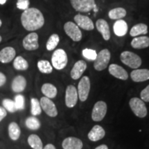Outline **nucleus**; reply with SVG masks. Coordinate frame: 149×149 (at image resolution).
Wrapping results in <instances>:
<instances>
[{
  "instance_id": "nucleus-27",
  "label": "nucleus",
  "mask_w": 149,
  "mask_h": 149,
  "mask_svg": "<svg viewBox=\"0 0 149 149\" xmlns=\"http://www.w3.org/2000/svg\"><path fill=\"white\" fill-rule=\"evenodd\" d=\"M147 33H148V26L146 24L143 23L135 24L130 31V35L133 37H138L141 35H146Z\"/></svg>"
},
{
  "instance_id": "nucleus-38",
  "label": "nucleus",
  "mask_w": 149,
  "mask_h": 149,
  "mask_svg": "<svg viewBox=\"0 0 149 149\" xmlns=\"http://www.w3.org/2000/svg\"><path fill=\"white\" fill-rule=\"evenodd\" d=\"M140 97L144 102H149V84L141 91Z\"/></svg>"
},
{
  "instance_id": "nucleus-18",
  "label": "nucleus",
  "mask_w": 149,
  "mask_h": 149,
  "mask_svg": "<svg viewBox=\"0 0 149 149\" xmlns=\"http://www.w3.org/2000/svg\"><path fill=\"white\" fill-rule=\"evenodd\" d=\"M95 25L97 30L102 35L104 40L109 41L111 38V31L108 22L104 19H99L97 20Z\"/></svg>"
},
{
  "instance_id": "nucleus-11",
  "label": "nucleus",
  "mask_w": 149,
  "mask_h": 149,
  "mask_svg": "<svg viewBox=\"0 0 149 149\" xmlns=\"http://www.w3.org/2000/svg\"><path fill=\"white\" fill-rule=\"evenodd\" d=\"M107 104L104 101H98L95 104L93 107L92 114V120L95 122H100L107 115Z\"/></svg>"
},
{
  "instance_id": "nucleus-16",
  "label": "nucleus",
  "mask_w": 149,
  "mask_h": 149,
  "mask_svg": "<svg viewBox=\"0 0 149 149\" xmlns=\"http://www.w3.org/2000/svg\"><path fill=\"white\" fill-rule=\"evenodd\" d=\"M109 72L112 76L121 80H127L128 74L126 70L120 65L112 64L109 67Z\"/></svg>"
},
{
  "instance_id": "nucleus-30",
  "label": "nucleus",
  "mask_w": 149,
  "mask_h": 149,
  "mask_svg": "<svg viewBox=\"0 0 149 149\" xmlns=\"http://www.w3.org/2000/svg\"><path fill=\"white\" fill-rule=\"evenodd\" d=\"M37 66L39 71L43 74H51L53 70V67L51 62L46 59H41L37 61Z\"/></svg>"
},
{
  "instance_id": "nucleus-29",
  "label": "nucleus",
  "mask_w": 149,
  "mask_h": 149,
  "mask_svg": "<svg viewBox=\"0 0 149 149\" xmlns=\"http://www.w3.org/2000/svg\"><path fill=\"white\" fill-rule=\"evenodd\" d=\"M126 14V10L125 8H122V7H117L111 9L109 12V17L111 19L113 20H119L122 19L124 17H125Z\"/></svg>"
},
{
  "instance_id": "nucleus-3",
  "label": "nucleus",
  "mask_w": 149,
  "mask_h": 149,
  "mask_svg": "<svg viewBox=\"0 0 149 149\" xmlns=\"http://www.w3.org/2000/svg\"><path fill=\"white\" fill-rule=\"evenodd\" d=\"M120 60L123 64L133 69H137L141 65V59L138 55L131 51H124L120 55Z\"/></svg>"
},
{
  "instance_id": "nucleus-4",
  "label": "nucleus",
  "mask_w": 149,
  "mask_h": 149,
  "mask_svg": "<svg viewBox=\"0 0 149 149\" xmlns=\"http://www.w3.org/2000/svg\"><path fill=\"white\" fill-rule=\"evenodd\" d=\"M70 4L76 11L88 13L92 10L97 11L95 0H70Z\"/></svg>"
},
{
  "instance_id": "nucleus-34",
  "label": "nucleus",
  "mask_w": 149,
  "mask_h": 149,
  "mask_svg": "<svg viewBox=\"0 0 149 149\" xmlns=\"http://www.w3.org/2000/svg\"><path fill=\"white\" fill-rule=\"evenodd\" d=\"M1 104L8 113H15L17 111L15 103L13 100H11L9 98H4L3 99L2 102H1Z\"/></svg>"
},
{
  "instance_id": "nucleus-32",
  "label": "nucleus",
  "mask_w": 149,
  "mask_h": 149,
  "mask_svg": "<svg viewBox=\"0 0 149 149\" xmlns=\"http://www.w3.org/2000/svg\"><path fill=\"white\" fill-rule=\"evenodd\" d=\"M59 43V36L56 33L52 34L48 37L47 42H46V48L48 51H52L55 50Z\"/></svg>"
},
{
  "instance_id": "nucleus-6",
  "label": "nucleus",
  "mask_w": 149,
  "mask_h": 149,
  "mask_svg": "<svg viewBox=\"0 0 149 149\" xmlns=\"http://www.w3.org/2000/svg\"><path fill=\"white\" fill-rule=\"evenodd\" d=\"M129 106L131 111L136 116L139 118H144L147 115L148 111L144 102L138 97H133L130 99Z\"/></svg>"
},
{
  "instance_id": "nucleus-21",
  "label": "nucleus",
  "mask_w": 149,
  "mask_h": 149,
  "mask_svg": "<svg viewBox=\"0 0 149 149\" xmlns=\"http://www.w3.org/2000/svg\"><path fill=\"white\" fill-rule=\"evenodd\" d=\"M106 135L105 130L101 126L95 125L92 128L88 134V137L91 141H97L103 139Z\"/></svg>"
},
{
  "instance_id": "nucleus-13",
  "label": "nucleus",
  "mask_w": 149,
  "mask_h": 149,
  "mask_svg": "<svg viewBox=\"0 0 149 149\" xmlns=\"http://www.w3.org/2000/svg\"><path fill=\"white\" fill-rule=\"evenodd\" d=\"M74 22L79 28H81L85 31H91L95 29V25L92 19L88 16L81 14H77L74 16Z\"/></svg>"
},
{
  "instance_id": "nucleus-42",
  "label": "nucleus",
  "mask_w": 149,
  "mask_h": 149,
  "mask_svg": "<svg viewBox=\"0 0 149 149\" xmlns=\"http://www.w3.org/2000/svg\"><path fill=\"white\" fill-rule=\"evenodd\" d=\"M95 149H109V147H108L106 144H102L100 146L96 147Z\"/></svg>"
},
{
  "instance_id": "nucleus-35",
  "label": "nucleus",
  "mask_w": 149,
  "mask_h": 149,
  "mask_svg": "<svg viewBox=\"0 0 149 149\" xmlns=\"http://www.w3.org/2000/svg\"><path fill=\"white\" fill-rule=\"evenodd\" d=\"M14 102L15 103L17 111H23L25 109V97L23 95L17 94L14 97Z\"/></svg>"
},
{
  "instance_id": "nucleus-31",
  "label": "nucleus",
  "mask_w": 149,
  "mask_h": 149,
  "mask_svg": "<svg viewBox=\"0 0 149 149\" xmlns=\"http://www.w3.org/2000/svg\"><path fill=\"white\" fill-rule=\"evenodd\" d=\"M25 125L30 130H37L40 128L41 122L37 117L31 116L26 118L25 121Z\"/></svg>"
},
{
  "instance_id": "nucleus-44",
  "label": "nucleus",
  "mask_w": 149,
  "mask_h": 149,
  "mask_svg": "<svg viewBox=\"0 0 149 149\" xmlns=\"http://www.w3.org/2000/svg\"><path fill=\"white\" fill-rule=\"evenodd\" d=\"M1 26H2V21H1V19H0V28L1 27Z\"/></svg>"
},
{
  "instance_id": "nucleus-24",
  "label": "nucleus",
  "mask_w": 149,
  "mask_h": 149,
  "mask_svg": "<svg viewBox=\"0 0 149 149\" xmlns=\"http://www.w3.org/2000/svg\"><path fill=\"white\" fill-rule=\"evenodd\" d=\"M113 31L115 35L118 37H123L128 32V24L123 19L117 20L113 25Z\"/></svg>"
},
{
  "instance_id": "nucleus-23",
  "label": "nucleus",
  "mask_w": 149,
  "mask_h": 149,
  "mask_svg": "<svg viewBox=\"0 0 149 149\" xmlns=\"http://www.w3.org/2000/svg\"><path fill=\"white\" fill-rule=\"evenodd\" d=\"M41 91L44 97L49 99L55 98L57 95V87L51 83L44 84L41 87Z\"/></svg>"
},
{
  "instance_id": "nucleus-20",
  "label": "nucleus",
  "mask_w": 149,
  "mask_h": 149,
  "mask_svg": "<svg viewBox=\"0 0 149 149\" xmlns=\"http://www.w3.org/2000/svg\"><path fill=\"white\" fill-rule=\"evenodd\" d=\"M131 79L135 82H143L149 79L148 69H134L130 72Z\"/></svg>"
},
{
  "instance_id": "nucleus-14",
  "label": "nucleus",
  "mask_w": 149,
  "mask_h": 149,
  "mask_svg": "<svg viewBox=\"0 0 149 149\" xmlns=\"http://www.w3.org/2000/svg\"><path fill=\"white\" fill-rule=\"evenodd\" d=\"M27 86V80L25 77L21 74H18L15 76L13 79L12 83H11L10 88L12 91L15 93H23L25 91Z\"/></svg>"
},
{
  "instance_id": "nucleus-41",
  "label": "nucleus",
  "mask_w": 149,
  "mask_h": 149,
  "mask_svg": "<svg viewBox=\"0 0 149 149\" xmlns=\"http://www.w3.org/2000/svg\"><path fill=\"white\" fill-rule=\"evenodd\" d=\"M43 149H56V148L53 144H48L43 148Z\"/></svg>"
},
{
  "instance_id": "nucleus-7",
  "label": "nucleus",
  "mask_w": 149,
  "mask_h": 149,
  "mask_svg": "<svg viewBox=\"0 0 149 149\" xmlns=\"http://www.w3.org/2000/svg\"><path fill=\"white\" fill-rule=\"evenodd\" d=\"M64 30L66 34L73 42H80L82 39V33L79 26L73 22H67L64 25Z\"/></svg>"
},
{
  "instance_id": "nucleus-39",
  "label": "nucleus",
  "mask_w": 149,
  "mask_h": 149,
  "mask_svg": "<svg viewBox=\"0 0 149 149\" xmlns=\"http://www.w3.org/2000/svg\"><path fill=\"white\" fill-rule=\"evenodd\" d=\"M8 115V112L6 111L2 106H0V122H1Z\"/></svg>"
},
{
  "instance_id": "nucleus-5",
  "label": "nucleus",
  "mask_w": 149,
  "mask_h": 149,
  "mask_svg": "<svg viewBox=\"0 0 149 149\" xmlns=\"http://www.w3.org/2000/svg\"><path fill=\"white\" fill-rule=\"evenodd\" d=\"M111 52L109 49L102 50L97 55L95 60L94 61V68L97 71H102L107 68L109 66V61L111 60Z\"/></svg>"
},
{
  "instance_id": "nucleus-37",
  "label": "nucleus",
  "mask_w": 149,
  "mask_h": 149,
  "mask_svg": "<svg viewBox=\"0 0 149 149\" xmlns=\"http://www.w3.org/2000/svg\"><path fill=\"white\" fill-rule=\"evenodd\" d=\"M30 0H17L16 7L19 10H25L30 8Z\"/></svg>"
},
{
  "instance_id": "nucleus-19",
  "label": "nucleus",
  "mask_w": 149,
  "mask_h": 149,
  "mask_svg": "<svg viewBox=\"0 0 149 149\" xmlns=\"http://www.w3.org/2000/svg\"><path fill=\"white\" fill-rule=\"evenodd\" d=\"M87 68V64L84 60L77 61L74 64L70 71V77L72 79L77 80L81 77Z\"/></svg>"
},
{
  "instance_id": "nucleus-9",
  "label": "nucleus",
  "mask_w": 149,
  "mask_h": 149,
  "mask_svg": "<svg viewBox=\"0 0 149 149\" xmlns=\"http://www.w3.org/2000/svg\"><path fill=\"white\" fill-rule=\"evenodd\" d=\"M77 90L80 101H86L91 90V81L88 76H84L80 79Z\"/></svg>"
},
{
  "instance_id": "nucleus-17",
  "label": "nucleus",
  "mask_w": 149,
  "mask_h": 149,
  "mask_svg": "<svg viewBox=\"0 0 149 149\" xmlns=\"http://www.w3.org/2000/svg\"><path fill=\"white\" fill-rule=\"evenodd\" d=\"M61 146L63 149H81L83 148V142L77 137H68L63 140Z\"/></svg>"
},
{
  "instance_id": "nucleus-36",
  "label": "nucleus",
  "mask_w": 149,
  "mask_h": 149,
  "mask_svg": "<svg viewBox=\"0 0 149 149\" xmlns=\"http://www.w3.org/2000/svg\"><path fill=\"white\" fill-rule=\"evenodd\" d=\"M83 57L88 60L95 61V60L97 53L95 50L91 49V48H85L82 51Z\"/></svg>"
},
{
  "instance_id": "nucleus-2",
  "label": "nucleus",
  "mask_w": 149,
  "mask_h": 149,
  "mask_svg": "<svg viewBox=\"0 0 149 149\" xmlns=\"http://www.w3.org/2000/svg\"><path fill=\"white\" fill-rule=\"evenodd\" d=\"M68 64V56L62 48L56 49L51 57V64L54 68L61 70L65 68Z\"/></svg>"
},
{
  "instance_id": "nucleus-45",
  "label": "nucleus",
  "mask_w": 149,
  "mask_h": 149,
  "mask_svg": "<svg viewBox=\"0 0 149 149\" xmlns=\"http://www.w3.org/2000/svg\"><path fill=\"white\" fill-rule=\"evenodd\" d=\"M1 41H2V37H1V35H0V43L1 42Z\"/></svg>"
},
{
  "instance_id": "nucleus-1",
  "label": "nucleus",
  "mask_w": 149,
  "mask_h": 149,
  "mask_svg": "<svg viewBox=\"0 0 149 149\" xmlns=\"http://www.w3.org/2000/svg\"><path fill=\"white\" fill-rule=\"evenodd\" d=\"M22 27L29 32H35L42 29L45 24V18L40 9L29 8L24 10L20 17Z\"/></svg>"
},
{
  "instance_id": "nucleus-28",
  "label": "nucleus",
  "mask_w": 149,
  "mask_h": 149,
  "mask_svg": "<svg viewBox=\"0 0 149 149\" xmlns=\"http://www.w3.org/2000/svg\"><path fill=\"white\" fill-rule=\"evenodd\" d=\"M27 142L31 148L43 149V142L42 139L36 134H31L28 137Z\"/></svg>"
},
{
  "instance_id": "nucleus-40",
  "label": "nucleus",
  "mask_w": 149,
  "mask_h": 149,
  "mask_svg": "<svg viewBox=\"0 0 149 149\" xmlns=\"http://www.w3.org/2000/svg\"><path fill=\"white\" fill-rule=\"evenodd\" d=\"M7 81L6 75L3 72L0 71V88L3 86Z\"/></svg>"
},
{
  "instance_id": "nucleus-22",
  "label": "nucleus",
  "mask_w": 149,
  "mask_h": 149,
  "mask_svg": "<svg viewBox=\"0 0 149 149\" xmlns=\"http://www.w3.org/2000/svg\"><path fill=\"white\" fill-rule=\"evenodd\" d=\"M21 128L17 123L15 122H11L8 126V134L10 140L16 141L19 139L21 136Z\"/></svg>"
},
{
  "instance_id": "nucleus-12",
  "label": "nucleus",
  "mask_w": 149,
  "mask_h": 149,
  "mask_svg": "<svg viewBox=\"0 0 149 149\" xmlns=\"http://www.w3.org/2000/svg\"><path fill=\"white\" fill-rule=\"evenodd\" d=\"M78 93L77 88L73 85H69L66 87L65 93V104L68 108H73L77 104Z\"/></svg>"
},
{
  "instance_id": "nucleus-25",
  "label": "nucleus",
  "mask_w": 149,
  "mask_h": 149,
  "mask_svg": "<svg viewBox=\"0 0 149 149\" xmlns=\"http://www.w3.org/2000/svg\"><path fill=\"white\" fill-rule=\"evenodd\" d=\"M130 45L135 49H144L149 46V37L147 36L135 37L131 41Z\"/></svg>"
},
{
  "instance_id": "nucleus-43",
  "label": "nucleus",
  "mask_w": 149,
  "mask_h": 149,
  "mask_svg": "<svg viewBox=\"0 0 149 149\" xmlns=\"http://www.w3.org/2000/svg\"><path fill=\"white\" fill-rule=\"evenodd\" d=\"M8 0H0V5L3 6L6 4V3H7V1H8Z\"/></svg>"
},
{
  "instance_id": "nucleus-26",
  "label": "nucleus",
  "mask_w": 149,
  "mask_h": 149,
  "mask_svg": "<svg viewBox=\"0 0 149 149\" xmlns=\"http://www.w3.org/2000/svg\"><path fill=\"white\" fill-rule=\"evenodd\" d=\"M13 66L18 71H25L29 69V64L28 61L21 55L16 56L13 61Z\"/></svg>"
},
{
  "instance_id": "nucleus-10",
  "label": "nucleus",
  "mask_w": 149,
  "mask_h": 149,
  "mask_svg": "<svg viewBox=\"0 0 149 149\" xmlns=\"http://www.w3.org/2000/svg\"><path fill=\"white\" fill-rule=\"evenodd\" d=\"M40 105L42 110L50 117H55L58 115V111L55 104L52 101L51 99L46 97H42L40 99Z\"/></svg>"
},
{
  "instance_id": "nucleus-33",
  "label": "nucleus",
  "mask_w": 149,
  "mask_h": 149,
  "mask_svg": "<svg viewBox=\"0 0 149 149\" xmlns=\"http://www.w3.org/2000/svg\"><path fill=\"white\" fill-rule=\"evenodd\" d=\"M42 110L41 107L40 102L38 99L32 97L31 100V113L33 116H38L41 115Z\"/></svg>"
},
{
  "instance_id": "nucleus-8",
  "label": "nucleus",
  "mask_w": 149,
  "mask_h": 149,
  "mask_svg": "<svg viewBox=\"0 0 149 149\" xmlns=\"http://www.w3.org/2000/svg\"><path fill=\"white\" fill-rule=\"evenodd\" d=\"M22 46L28 51H33L38 49L40 47L38 34L35 32L28 34L22 40Z\"/></svg>"
},
{
  "instance_id": "nucleus-15",
  "label": "nucleus",
  "mask_w": 149,
  "mask_h": 149,
  "mask_svg": "<svg viewBox=\"0 0 149 149\" xmlns=\"http://www.w3.org/2000/svg\"><path fill=\"white\" fill-rule=\"evenodd\" d=\"M16 57V51L12 46H6L0 51V63L9 64Z\"/></svg>"
}]
</instances>
